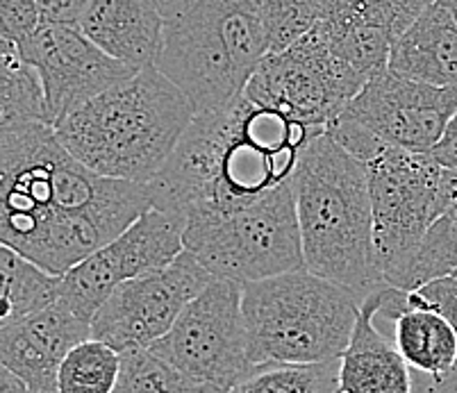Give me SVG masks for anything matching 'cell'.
I'll use <instances>...</instances> for the list:
<instances>
[{
  "instance_id": "1",
  "label": "cell",
  "mask_w": 457,
  "mask_h": 393,
  "mask_svg": "<svg viewBox=\"0 0 457 393\" xmlns=\"http://www.w3.org/2000/svg\"><path fill=\"white\" fill-rule=\"evenodd\" d=\"M155 205L151 184L98 176L55 126H0V243L64 275Z\"/></svg>"
},
{
  "instance_id": "2",
  "label": "cell",
  "mask_w": 457,
  "mask_h": 393,
  "mask_svg": "<svg viewBox=\"0 0 457 393\" xmlns=\"http://www.w3.org/2000/svg\"><path fill=\"white\" fill-rule=\"evenodd\" d=\"M326 127L292 121L246 94L196 111L176 151L151 182L155 207L187 225L242 212L294 177L303 151Z\"/></svg>"
},
{
  "instance_id": "3",
  "label": "cell",
  "mask_w": 457,
  "mask_h": 393,
  "mask_svg": "<svg viewBox=\"0 0 457 393\" xmlns=\"http://www.w3.org/2000/svg\"><path fill=\"white\" fill-rule=\"evenodd\" d=\"M194 117L189 98L151 64L69 111L55 132L98 176L151 184Z\"/></svg>"
},
{
  "instance_id": "4",
  "label": "cell",
  "mask_w": 457,
  "mask_h": 393,
  "mask_svg": "<svg viewBox=\"0 0 457 393\" xmlns=\"http://www.w3.org/2000/svg\"><path fill=\"white\" fill-rule=\"evenodd\" d=\"M294 189L307 271L362 300L385 287L373 246L367 164L321 132L303 151Z\"/></svg>"
},
{
  "instance_id": "5",
  "label": "cell",
  "mask_w": 457,
  "mask_h": 393,
  "mask_svg": "<svg viewBox=\"0 0 457 393\" xmlns=\"http://www.w3.org/2000/svg\"><path fill=\"white\" fill-rule=\"evenodd\" d=\"M362 298L307 268L244 284L248 357L262 364L342 359Z\"/></svg>"
},
{
  "instance_id": "6",
  "label": "cell",
  "mask_w": 457,
  "mask_h": 393,
  "mask_svg": "<svg viewBox=\"0 0 457 393\" xmlns=\"http://www.w3.org/2000/svg\"><path fill=\"white\" fill-rule=\"evenodd\" d=\"M185 250L216 277L242 284L305 268L294 177L242 212L187 225Z\"/></svg>"
},
{
  "instance_id": "7",
  "label": "cell",
  "mask_w": 457,
  "mask_h": 393,
  "mask_svg": "<svg viewBox=\"0 0 457 393\" xmlns=\"http://www.w3.org/2000/svg\"><path fill=\"white\" fill-rule=\"evenodd\" d=\"M442 164L430 152L385 148L367 164L373 207V246L389 287L410 291L414 258L439 218Z\"/></svg>"
},
{
  "instance_id": "8",
  "label": "cell",
  "mask_w": 457,
  "mask_h": 393,
  "mask_svg": "<svg viewBox=\"0 0 457 393\" xmlns=\"http://www.w3.org/2000/svg\"><path fill=\"white\" fill-rule=\"evenodd\" d=\"M367 80L314 28L285 51L269 53L248 78L244 94L292 121L328 127Z\"/></svg>"
},
{
  "instance_id": "9",
  "label": "cell",
  "mask_w": 457,
  "mask_h": 393,
  "mask_svg": "<svg viewBox=\"0 0 457 393\" xmlns=\"http://www.w3.org/2000/svg\"><path fill=\"white\" fill-rule=\"evenodd\" d=\"M242 298V282L214 275L151 350L189 378L228 393L255 368L248 357Z\"/></svg>"
},
{
  "instance_id": "10",
  "label": "cell",
  "mask_w": 457,
  "mask_h": 393,
  "mask_svg": "<svg viewBox=\"0 0 457 393\" xmlns=\"http://www.w3.org/2000/svg\"><path fill=\"white\" fill-rule=\"evenodd\" d=\"M185 227V218L153 205L114 242L62 275L60 303L91 323L119 284L162 271L180 258Z\"/></svg>"
},
{
  "instance_id": "11",
  "label": "cell",
  "mask_w": 457,
  "mask_h": 393,
  "mask_svg": "<svg viewBox=\"0 0 457 393\" xmlns=\"http://www.w3.org/2000/svg\"><path fill=\"white\" fill-rule=\"evenodd\" d=\"M212 280L214 273L185 250L162 271L119 284L91 321V337L119 353L151 348Z\"/></svg>"
},
{
  "instance_id": "12",
  "label": "cell",
  "mask_w": 457,
  "mask_h": 393,
  "mask_svg": "<svg viewBox=\"0 0 457 393\" xmlns=\"http://www.w3.org/2000/svg\"><path fill=\"white\" fill-rule=\"evenodd\" d=\"M457 111V85L432 86L387 71L369 78L344 107L342 117L357 123L385 146L432 152Z\"/></svg>"
},
{
  "instance_id": "13",
  "label": "cell",
  "mask_w": 457,
  "mask_h": 393,
  "mask_svg": "<svg viewBox=\"0 0 457 393\" xmlns=\"http://www.w3.org/2000/svg\"><path fill=\"white\" fill-rule=\"evenodd\" d=\"M16 45L21 57L41 76L53 126L139 71L107 55L80 26L69 23H41L39 30Z\"/></svg>"
},
{
  "instance_id": "14",
  "label": "cell",
  "mask_w": 457,
  "mask_h": 393,
  "mask_svg": "<svg viewBox=\"0 0 457 393\" xmlns=\"http://www.w3.org/2000/svg\"><path fill=\"white\" fill-rule=\"evenodd\" d=\"M155 66L196 111L214 110L244 94L246 86V78L223 39L212 0H201L180 19L166 20Z\"/></svg>"
},
{
  "instance_id": "15",
  "label": "cell",
  "mask_w": 457,
  "mask_h": 393,
  "mask_svg": "<svg viewBox=\"0 0 457 393\" xmlns=\"http://www.w3.org/2000/svg\"><path fill=\"white\" fill-rule=\"evenodd\" d=\"M91 339V323L62 303L19 321L0 323V364L14 371L32 393H57L66 355Z\"/></svg>"
},
{
  "instance_id": "16",
  "label": "cell",
  "mask_w": 457,
  "mask_h": 393,
  "mask_svg": "<svg viewBox=\"0 0 457 393\" xmlns=\"http://www.w3.org/2000/svg\"><path fill=\"white\" fill-rule=\"evenodd\" d=\"M403 309L407 291L389 284L364 298L351 343L339 359L335 393H412L410 364L376 328L378 314L396 318Z\"/></svg>"
},
{
  "instance_id": "17",
  "label": "cell",
  "mask_w": 457,
  "mask_h": 393,
  "mask_svg": "<svg viewBox=\"0 0 457 393\" xmlns=\"http://www.w3.org/2000/svg\"><path fill=\"white\" fill-rule=\"evenodd\" d=\"M164 23L148 0H91L78 26L110 57L144 69L160 55Z\"/></svg>"
},
{
  "instance_id": "18",
  "label": "cell",
  "mask_w": 457,
  "mask_h": 393,
  "mask_svg": "<svg viewBox=\"0 0 457 393\" xmlns=\"http://www.w3.org/2000/svg\"><path fill=\"white\" fill-rule=\"evenodd\" d=\"M389 71L432 86L457 85V20L439 0L394 39Z\"/></svg>"
},
{
  "instance_id": "19",
  "label": "cell",
  "mask_w": 457,
  "mask_h": 393,
  "mask_svg": "<svg viewBox=\"0 0 457 393\" xmlns=\"http://www.w3.org/2000/svg\"><path fill=\"white\" fill-rule=\"evenodd\" d=\"M396 348L410 366L439 384L457 366V332L442 314L407 307L396 318Z\"/></svg>"
},
{
  "instance_id": "20",
  "label": "cell",
  "mask_w": 457,
  "mask_h": 393,
  "mask_svg": "<svg viewBox=\"0 0 457 393\" xmlns=\"http://www.w3.org/2000/svg\"><path fill=\"white\" fill-rule=\"evenodd\" d=\"M0 323L19 321L60 303L62 275L46 271L14 248H0Z\"/></svg>"
},
{
  "instance_id": "21",
  "label": "cell",
  "mask_w": 457,
  "mask_h": 393,
  "mask_svg": "<svg viewBox=\"0 0 457 393\" xmlns=\"http://www.w3.org/2000/svg\"><path fill=\"white\" fill-rule=\"evenodd\" d=\"M16 123L53 126L51 110L35 66L21 57L14 41L0 39V126Z\"/></svg>"
},
{
  "instance_id": "22",
  "label": "cell",
  "mask_w": 457,
  "mask_h": 393,
  "mask_svg": "<svg viewBox=\"0 0 457 393\" xmlns=\"http://www.w3.org/2000/svg\"><path fill=\"white\" fill-rule=\"evenodd\" d=\"M123 357L98 339L78 343L57 373V393H114L121 378Z\"/></svg>"
},
{
  "instance_id": "23",
  "label": "cell",
  "mask_w": 457,
  "mask_h": 393,
  "mask_svg": "<svg viewBox=\"0 0 457 393\" xmlns=\"http://www.w3.org/2000/svg\"><path fill=\"white\" fill-rule=\"evenodd\" d=\"M339 359L319 364H262L228 393H335Z\"/></svg>"
},
{
  "instance_id": "24",
  "label": "cell",
  "mask_w": 457,
  "mask_h": 393,
  "mask_svg": "<svg viewBox=\"0 0 457 393\" xmlns=\"http://www.w3.org/2000/svg\"><path fill=\"white\" fill-rule=\"evenodd\" d=\"M121 357V378L114 393H221L178 371L151 348L128 350Z\"/></svg>"
},
{
  "instance_id": "25",
  "label": "cell",
  "mask_w": 457,
  "mask_h": 393,
  "mask_svg": "<svg viewBox=\"0 0 457 393\" xmlns=\"http://www.w3.org/2000/svg\"><path fill=\"white\" fill-rule=\"evenodd\" d=\"M457 271V201L432 223L410 273V291Z\"/></svg>"
},
{
  "instance_id": "26",
  "label": "cell",
  "mask_w": 457,
  "mask_h": 393,
  "mask_svg": "<svg viewBox=\"0 0 457 393\" xmlns=\"http://www.w3.org/2000/svg\"><path fill=\"white\" fill-rule=\"evenodd\" d=\"M407 307H421L432 309V312L442 314L457 332V277L446 275L437 277L423 287L407 291ZM457 384V366L444 382L430 384V393H455Z\"/></svg>"
},
{
  "instance_id": "27",
  "label": "cell",
  "mask_w": 457,
  "mask_h": 393,
  "mask_svg": "<svg viewBox=\"0 0 457 393\" xmlns=\"http://www.w3.org/2000/svg\"><path fill=\"white\" fill-rule=\"evenodd\" d=\"M44 23L37 0H0V37L7 41H21L39 30Z\"/></svg>"
},
{
  "instance_id": "28",
  "label": "cell",
  "mask_w": 457,
  "mask_h": 393,
  "mask_svg": "<svg viewBox=\"0 0 457 393\" xmlns=\"http://www.w3.org/2000/svg\"><path fill=\"white\" fill-rule=\"evenodd\" d=\"M44 23H69L78 26L91 0H37Z\"/></svg>"
},
{
  "instance_id": "29",
  "label": "cell",
  "mask_w": 457,
  "mask_h": 393,
  "mask_svg": "<svg viewBox=\"0 0 457 393\" xmlns=\"http://www.w3.org/2000/svg\"><path fill=\"white\" fill-rule=\"evenodd\" d=\"M430 155L435 157L442 167L446 168L457 167V111H455V117L448 121L446 132H444V136L439 139L437 146L432 148Z\"/></svg>"
},
{
  "instance_id": "30",
  "label": "cell",
  "mask_w": 457,
  "mask_h": 393,
  "mask_svg": "<svg viewBox=\"0 0 457 393\" xmlns=\"http://www.w3.org/2000/svg\"><path fill=\"white\" fill-rule=\"evenodd\" d=\"M432 3H437V0H394V10H396L398 20V35H401V32L426 10V7H430Z\"/></svg>"
},
{
  "instance_id": "31",
  "label": "cell",
  "mask_w": 457,
  "mask_h": 393,
  "mask_svg": "<svg viewBox=\"0 0 457 393\" xmlns=\"http://www.w3.org/2000/svg\"><path fill=\"white\" fill-rule=\"evenodd\" d=\"M153 7L162 14L164 20H173L185 16L187 12H191L194 7L201 3V0H148Z\"/></svg>"
},
{
  "instance_id": "32",
  "label": "cell",
  "mask_w": 457,
  "mask_h": 393,
  "mask_svg": "<svg viewBox=\"0 0 457 393\" xmlns=\"http://www.w3.org/2000/svg\"><path fill=\"white\" fill-rule=\"evenodd\" d=\"M0 393H32L30 387H28L14 371H10L7 366L0 364Z\"/></svg>"
},
{
  "instance_id": "33",
  "label": "cell",
  "mask_w": 457,
  "mask_h": 393,
  "mask_svg": "<svg viewBox=\"0 0 457 393\" xmlns=\"http://www.w3.org/2000/svg\"><path fill=\"white\" fill-rule=\"evenodd\" d=\"M439 3H442V5L446 7L448 12H451V14H453V19L457 20V0H439Z\"/></svg>"
},
{
  "instance_id": "34",
  "label": "cell",
  "mask_w": 457,
  "mask_h": 393,
  "mask_svg": "<svg viewBox=\"0 0 457 393\" xmlns=\"http://www.w3.org/2000/svg\"><path fill=\"white\" fill-rule=\"evenodd\" d=\"M453 275H455V277H457V271H455V273H453Z\"/></svg>"
},
{
  "instance_id": "35",
  "label": "cell",
  "mask_w": 457,
  "mask_h": 393,
  "mask_svg": "<svg viewBox=\"0 0 457 393\" xmlns=\"http://www.w3.org/2000/svg\"><path fill=\"white\" fill-rule=\"evenodd\" d=\"M455 393H457V384H455Z\"/></svg>"
}]
</instances>
